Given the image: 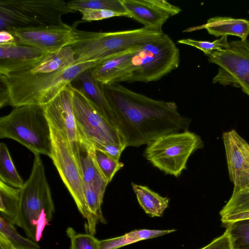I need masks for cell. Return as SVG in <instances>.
Listing matches in <instances>:
<instances>
[{
	"label": "cell",
	"mask_w": 249,
	"mask_h": 249,
	"mask_svg": "<svg viewBox=\"0 0 249 249\" xmlns=\"http://www.w3.org/2000/svg\"><path fill=\"white\" fill-rule=\"evenodd\" d=\"M102 86L126 147L188 130L191 120L178 112L175 103L153 99L119 83Z\"/></svg>",
	"instance_id": "1"
},
{
	"label": "cell",
	"mask_w": 249,
	"mask_h": 249,
	"mask_svg": "<svg viewBox=\"0 0 249 249\" xmlns=\"http://www.w3.org/2000/svg\"><path fill=\"white\" fill-rule=\"evenodd\" d=\"M97 62L74 64L56 71L12 72L0 75V107L43 106L53 99L84 70Z\"/></svg>",
	"instance_id": "2"
},
{
	"label": "cell",
	"mask_w": 249,
	"mask_h": 249,
	"mask_svg": "<svg viewBox=\"0 0 249 249\" xmlns=\"http://www.w3.org/2000/svg\"><path fill=\"white\" fill-rule=\"evenodd\" d=\"M20 189L18 216L16 225L37 242L54 213L51 192L39 154H35L30 176Z\"/></svg>",
	"instance_id": "3"
},
{
	"label": "cell",
	"mask_w": 249,
	"mask_h": 249,
	"mask_svg": "<svg viewBox=\"0 0 249 249\" xmlns=\"http://www.w3.org/2000/svg\"><path fill=\"white\" fill-rule=\"evenodd\" d=\"M74 32L76 40L71 47L75 53V64L98 62L141 46L164 34L145 27L103 33L81 31L75 27Z\"/></svg>",
	"instance_id": "4"
},
{
	"label": "cell",
	"mask_w": 249,
	"mask_h": 249,
	"mask_svg": "<svg viewBox=\"0 0 249 249\" xmlns=\"http://www.w3.org/2000/svg\"><path fill=\"white\" fill-rule=\"evenodd\" d=\"M0 138L14 140L34 155L50 158L52 151L50 125L42 106L15 107L0 118Z\"/></svg>",
	"instance_id": "5"
},
{
	"label": "cell",
	"mask_w": 249,
	"mask_h": 249,
	"mask_svg": "<svg viewBox=\"0 0 249 249\" xmlns=\"http://www.w3.org/2000/svg\"><path fill=\"white\" fill-rule=\"evenodd\" d=\"M178 48L167 34L142 45L133 55L119 82L156 81L178 68Z\"/></svg>",
	"instance_id": "6"
},
{
	"label": "cell",
	"mask_w": 249,
	"mask_h": 249,
	"mask_svg": "<svg viewBox=\"0 0 249 249\" xmlns=\"http://www.w3.org/2000/svg\"><path fill=\"white\" fill-rule=\"evenodd\" d=\"M74 12L63 0H0V30L61 25Z\"/></svg>",
	"instance_id": "7"
},
{
	"label": "cell",
	"mask_w": 249,
	"mask_h": 249,
	"mask_svg": "<svg viewBox=\"0 0 249 249\" xmlns=\"http://www.w3.org/2000/svg\"><path fill=\"white\" fill-rule=\"evenodd\" d=\"M203 147L200 137L186 130L161 136L147 145L145 157L165 173L179 177L190 156Z\"/></svg>",
	"instance_id": "8"
},
{
	"label": "cell",
	"mask_w": 249,
	"mask_h": 249,
	"mask_svg": "<svg viewBox=\"0 0 249 249\" xmlns=\"http://www.w3.org/2000/svg\"><path fill=\"white\" fill-rule=\"evenodd\" d=\"M73 108L80 139L95 149L108 144L126 147L118 130L101 114L80 88L73 86Z\"/></svg>",
	"instance_id": "9"
},
{
	"label": "cell",
	"mask_w": 249,
	"mask_h": 249,
	"mask_svg": "<svg viewBox=\"0 0 249 249\" xmlns=\"http://www.w3.org/2000/svg\"><path fill=\"white\" fill-rule=\"evenodd\" d=\"M209 62L219 66L213 83L241 89L249 96V40L230 41L227 48L213 52Z\"/></svg>",
	"instance_id": "10"
},
{
	"label": "cell",
	"mask_w": 249,
	"mask_h": 249,
	"mask_svg": "<svg viewBox=\"0 0 249 249\" xmlns=\"http://www.w3.org/2000/svg\"><path fill=\"white\" fill-rule=\"evenodd\" d=\"M52 151L50 158L83 217L89 218L80 162L66 141L50 124Z\"/></svg>",
	"instance_id": "11"
},
{
	"label": "cell",
	"mask_w": 249,
	"mask_h": 249,
	"mask_svg": "<svg viewBox=\"0 0 249 249\" xmlns=\"http://www.w3.org/2000/svg\"><path fill=\"white\" fill-rule=\"evenodd\" d=\"M72 88L71 83L69 84L42 107L49 124L63 136L80 162V139L73 111Z\"/></svg>",
	"instance_id": "12"
},
{
	"label": "cell",
	"mask_w": 249,
	"mask_h": 249,
	"mask_svg": "<svg viewBox=\"0 0 249 249\" xmlns=\"http://www.w3.org/2000/svg\"><path fill=\"white\" fill-rule=\"evenodd\" d=\"M74 28L64 23L48 27L18 28L10 32L18 43L51 52L72 45L76 40Z\"/></svg>",
	"instance_id": "13"
},
{
	"label": "cell",
	"mask_w": 249,
	"mask_h": 249,
	"mask_svg": "<svg viewBox=\"0 0 249 249\" xmlns=\"http://www.w3.org/2000/svg\"><path fill=\"white\" fill-rule=\"evenodd\" d=\"M233 192L249 191V143L234 129L222 135Z\"/></svg>",
	"instance_id": "14"
},
{
	"label": "cell",
	"mask_w": 249,
	"mask_h": 249,
	"mask_svg": "<svg viewBox=\"0 0 249 249\" xmlns=\"http://www.w3.org/2000/svg\"><path fill=\"white\" fill-rule=\"evenodd\" d=\"M142 46L97 62L92 68L95 78L101 85L119 83L133 55Z\"/></svg>",
	"instance_id": "15"
},
{
	"label": "cell",
	"mask_w": 249,
	"mask_h": 249,
	"mask_svg": "<svg viewBox=\"0 0 249 249\" xmlns=\"http://www.w3.org/2000/svg\"><path fill=\"white\" fill-rule=\"evenodd\" d=\"M130 18L140 22L143 27L162 31L163 25L170 17L160 10L149 0H120Z\"/></svg>",
	"instance_id": "16"
},
{
	"label": "cell",
	"mask_w": 249,
	"mask_h": 249,
	"mask_svg": "<svg viewBox=\"0 0 249 249\" xmlns=\"http://www.w3.org/2000/svg\"><path fill=\"white\" fill-rule=\"evenodd\" d=\"M75 80H78L80 89L95 106L101 114L117 129L116 120L102 85L94 77L92 68L83 71Z\"/></svg>",
	"instance_id": "17"
},
{
	"label": "cell",
	"mask_w": 249,
	"mask_h": 249,
	"mask_svg": "<svg viewBox=\"0 0 249 249\" xmlns=\"http://www.w3.org/2000/svg\"><path fill=\"white\" fill-rule=\"evenodd\" d=\"M46 53L36 47L18 43L0 45V74H5Z\"/></svg>",
	"instance_id": "18"
},
{
	"label": "cell",
	"mask_w": 249,
	"mask_h": 249,
	"mask_svg": "<svg viewBox=\"0 0 249 249\" xmlns=\"http://www.w3.org/2000/svg\"><path fill=\"white\" fill-rule=\"evenodd\" d=\"M205 29L209 34L216 37L229 35L238 36L246 40L249 35V20L243 18L215 17L207 20L202 25L187 29L184 32H191Z\"/></svg>",
	"instance_id": "19"
},
{
	"label": "cell",
	"mask_w": 249,
	"mask_h": 249,
	"mask_svg": "<svg viewBox=\"0 0 249 249\" xmlns=\"http://www.w3.org/2000/svg\"><path fill=\"white\" fill-rule=\"evenodd\" d=\"M94 148L80 139L79 155L84 184L89 185L104 194L108 182L101 172L94 157Z\"/></svg>",
	"instance_id": "20"
},
{
	"label": "cell",
	"mask_w": 249,
	"mask_h": 249,
	"mask_svg": "<svg viewBox=\"0 0 249 249\" xmlns=\"http://www.w3.org/2000/svg\"><path fill=\"white\" fill-rule=\"evenodd\" d=\"M138 201L146 213L151 217H160L168 207L169 199L152 191L145 186L131 183Z\"/></svg>",
	"instance_id": "21"
},
{
	"label": "cell",
	"mask_w": 249,
	"mask_h": 249,
	"mask_svg": "<svg viewBox=\"0 0 249 249\" xmlns=\"http://www.w3.org/2000/svg\"><path fill=\"white\" fill-rule=\"evenodd\" d=\"M175 231V229L135 230L119 237L100 240L99 249H118L137 242L157 237Z\"/></svg>",
	"instance_id": "22"
},
{
	"label": "cell",
	"mask_w": 249,
	"mask_h": 249,
	"mask_svg": "<svg viewBox=\"0 0 249 249\" xmlns=\"http://www.w3.org/2000/svg\"><path fill=\"white\" fill-rule=\"evenodd\" d=\"M0 215L16 225L20 199V189L12 187L0 180Z\"/></svg>",
	"instance_id": "23"
},
{
	"label": "cell",
	"mask_w": 249,
	"mask_h": 249,
	"mask_svg": "<svg viewBox=\"0 0 249 249\" xmlns=\"http://www.w3.org/2000/svg\"><path fill=\"white\" fill-rule=\"evenodd\" d=\"M0 180L16 188H21L24 182L14 164L6 145L0 144Z\"/></svg>",
	"instance_id": "24"
},
{
	"label": "cell",
	"mask_w": 249,
	"mask_h": 249,
	"mask_svg": "<svg viewBox=\"0 0 249 249\" xmlns=\"http://www.w3.org/2000/svg\"><path fill=\"white\" fill-rule=\"evenodd\" d=\"M67 5L75 12L83 9H92L126 13L120 0H76L67 2Z\"/></svg>",
	"instance_id": "25"
},
{
	"label": "cell",
	"mask_w": 249,
	"mask_h": 249,
	"mask_svg": "<svg viewBox=\"0 0 249 249\" xmlns=\"http://www.w3.org/2000/svg\"><path fill=\"white\" fill-rule=\"evenodd\" d=\"M235 249H249V219L235 221L225 225Z\"/></svg>",
	"instance_id": "26"
},
{
	"label": "cell",
	"mask_w": 249,
	"mask_h": 249,
	"mask_svg": "<svg viewBox=\"0 0 249 249\" xmlns=\"http://www.w3.org/2000/svg\"><path fill=\"white\" fill-rule=\"evenodd\" d=\"M14 224L0 215V232L5 234L16 249H39V245L29 238L22 236L17 231Z\"/></svg>",
	"instance_id": "27"
},
{
	"label": "cell",
	"mask_w": 249,
	"mask_h": 249,
	"mask_svg": "<svg viewBox=\"0 0 249 249\" xmlns=\"http://www.w3.org/2000/svg\"><path fill=\"white\" fill-rule=\"evenodd\" d=\"M94 153L101 172L108 183L110 182L116 173L124 166V163L100 150L94 148Z\"/></svg>",
	"instance_id": "28"
},
{
	"label": "cell",
	"mask_w": 249,
	"mask_h": 249,
	"mask_svg": "<svg viewBox=\"0 0 249 249\" xmlns=\"http://www.w3.org/2000/svg\"><path fill=\"white\" fill-rule=\"evenodd\" d=\"M249 211V191L232 192L229 201L219 212L221 216Z\"/></svg>",
	"instance_id": "29"
},
{
	"label": "cell",
	"mask_w": 249,
	"mask_h": 249,
	"mask_svg": "<svg viewBox=\"0 0 249 249\" xmlns=\"http://www.w3.org/2000/svg\"><path fill=\"white\" fill-rule=\"evenodd\" d=\"M71 241L70 249H99L100 240L90 233H78L71 227L66 230Z\"/></svg>",
	"instance_id": "30"
},
{
	"label": "cell",
	"mask_w": 249,
	"mask_h": 249,
	"mask_svg": "<svg viewBox=\"0 0 249 249\" xmlns=\"http://www.w3.org/2000/svg\"><path fill=\"white\" fill-rule=\"evenodd\" d=\"M179 44H186L196 48L206 55H209L213 52L225 49L229 45L227 36H221L219 39L213 41H199L190 38L182 39L178 41Z\"/></svg>",
	"instance_id": "31"
},
{
	"label": "cell",
	"mask_w": 249,
	"mask_h": 249,
	"mask_svg": "<svg viewBox=\"0 0 249 249\" xmlns=\"http://www.w3.org/2000/svg\"><path fill=\"white\" fill-rule=\"evenodd\" d=\"M82 15V19L86 21L100 20L115 17L130 18L127 13H118L102 9H83L79 11Z\"/></svg>",
	"instance_id": "32"
},
{
	"label": "cell",
	"mask_w": 249,
	"mask_h": 249,
	"mask_svg": "<svg viewBox=\"0 0 249 249\" xmlns=\"http://www.w3.org/2000/svg\"><path fill=\"white\" fill-rule=\"evenodd\" d=\"M233 249L230 235L226 229L220 236L213 240L210 243L200 249Z\"/></svg>",
	"instance_id": "33"
},
{
	"label": "cell",
	"mask_w": 249,
	"mask_h": 249,
	"mask_svg": "<svg viewBox=\"0 0 249 249\" xmlns=\"http://www.w3.org/2000/svg\"><path fill=\"white\" fill-rule=\"evenodd\" d=\"M149 1L170 17L175 16L181 11L179 7L171 4L166 0H149Z\"/></svg>",
	"instance_id": "34"
},
{
	"label": "cell",
	"mask_w": 249,
	"mask_h": 249,
	"mask_svg": "<svg viewBox=\"0 0 249 249\" xmlns=\"http://www.w3.org/2000/svg\"><path fill=\"white\" fill-rule=\"evenodd\" d=\"M125 147L113 144H108L100 146L96 149L103 151L113 158L119 160L120 156Z\"/></svg>",
	"instance_id": "35"
},
{
	"label": "cell",
	"mask_w": 249,
	"mask_h": 249,
	"mask_svg": "<svg viewBox=\"0 0 249 249\" xmlns=\"http://www.w3.org/2000/svg\"><path fill=\"white\" fill-rule=\"evenodd\" d=\"M249 219V211L234 213L221 217L224 225L235 221Z\"/></svg>",
	"instance_id": "36"
},
{
	"label": "cell",
	"mask_w": 249,
	"mask_h": 249,
	"mask_svg": "<svg viewBox=\"0 0 249 249\" xmlns=\"http://www.w3.org/2000/svg\"><path fill=\"white\" fill-rule=\"evenodd\" d=\"M18 43L14 36L9 31H0V45L11 44Z\"/></svg>",
	"instance_id": "37"
},
{
	"label": "cell",
	"mask_w": 249,
	"mask_h": 249,
	"mask_svg": "<svg viewBox=\"0 0 249 249\" xmlns=\"http://www.w3.org/2000/svg\"><path fill=\"white\" fill-rule=\"evenodd\" d=\"M0 249H16L9 239L0 232Z\"/></svg>",
	"instance_id": "38"
},
{
	"label": "cell",
	"mask_w": 249,
	"mask_h": 249,
	"mask_svg": "<svg viewBox=\"0 0 249 249\" xmlns=\"http://www.w3.org/2000/svg\"></svg>",
	"instance_id": "39"
}]
</instances>
